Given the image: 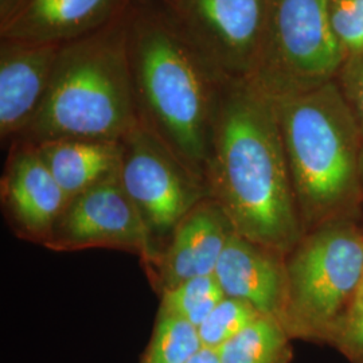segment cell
I'll return each instance as SVG.
<instances>
[{
    "label": "cell",
    "instance_id": "cell-20",
    "mask_svg": "<svg viewBox=\"0 0 363 363\" xmlns=\"http://www.w3.org/2000/svg\"><path fill=\"white\" fill-rule=\"evenodd\" d=\"M328 16L346 57L363 52V0H328Z\"/></svg>",
    "mask_w": 363,
    "mask_h": 363
},
{
    "label": "cell",
    "instance_id": "cell-7",
    "mask_svg": "<svg viewBox=\"0 0 363 363\" xmlns=\"http://www.w3.org/2000/svg\"><path fill=\"white\" fill-rule=\"evenodd\" d=\"M120 178L142 216L156 256L175 226L208 196L205 181L142 123L121 140Z\"/></svg>",
    "mask_w": 363,
    "mask_h": 363
},
{
    "label": "cell",
    "instance_id": "cell-10",
    "mask_svg": "<svg viewBox=\"0 0 363 363\" xmlns=\"http://www.w3.org/2000/svg\"><path fill=\"white\" fill-rule=\"evenodd\" d=\"M0 193L15 234L45 247L69 201L35 144L19 139L10 143Z\"/></svg>",
    "mask_w": 363,
    "mask_h": 363
},
{
    "label": "cell",
    "instance_id": "cell-5",
    "mask_svg": "<svg viewBox=\"0 0 363 363\" xmlns=\"http://www.w3.org/2000/svg\"><path fill=\"white\" fill-rule=\"evenodd\" d=\"M286 298L280 323L294 339L330 345L363 283V230L354 218L304 233L286 255Z\"/></svg>",
    "mask_w": 363,
    "mask_h": 363
},
{
    "label": "cell",
    "instance_id": "cell-21",
    "mask_svg": "<svg viewBox=\"0 0 363 363\" xmlns=\"http://www.w3.org/2000/svg\"><path fill=\"white\" fill-rule=\"evenodd\" d=\"M335 81L363 136V52L346 57Z\"/></svg>",
    "mask_w": 363,
    "mask_h": 363
},
{
    "label": "cell",
    "instance_id": "cell-14",
    "mask_svg": "<svg viewBox=\"0 0 363 363\" xmlns=\"http://www.w3.org/2000/svg\"><path fill=\"white\" fill-rule=\"evenodd\" d=\"M214 276L228 298L245 300L280 322L286 298V255L234 232Z\"/></svg>",
    "mask_w": 363,
    "mask_h": 363
},
{
    "label": "cell",
    "instance_id": "cell-23",
    "mask_svg": "<svg viewBox=\"0 0 363 363\" xmlns=\"http://www.w3.org/2000/svg\"><path fill=\"white\" fill-rule=\"evenodd\" d=\"M189 363H220V361L217 351L202 349Z\"/></svg>",
    "mask_w": 363,
    "mask_h": 363
},
{
    "label": "cell",
    "instance_id": "cell-13",
    "mask_svg": "<svg viewBox=\"0 0 363 363\" xmlns=\"http://www.w3.org/2000/svg\"><path fill=\"white\" fill-rule=\"evenodd\" d=\"M61 46L0 39V138L18 139L38 113Z\"/></svg>",
    "mask_w": 363,
    "mask_h": 363
},
{
    "label": "cell",
    "instance_id": "cell-9",
    "mask_svg": "<svg viewBox=\"0 0 363 363\" xmlns=\"http://www.w3.org/2000/svg\"><path fill=\"white\" fill-rule=\"evenodd\" d=\"M45 247L54 252L118 249L139 256L145 268L156 257L142 216L123 186L120 167L67 203Z\"/></svg>",
    "mask_w": 363,
    "mask_h": 363
},
{
    "label": "cell",
    "instance_id": "cell-24",
    "mask_svg": "<svg viewBox=\"0 0 363 363\" xmlns=\"http://www.w3.org/2000/svg\"><path fill=\"white\" fill-rule=\"evenodd\" d=\"M18 0H0V21L7 18V15L13 11Z\"/></svg>",
    "mask_w": 363,
    "mask_h": 363
},
{
    "label": "cell",
    "instance_id": "cell-6",
    "mask_svg": "<svg viewBox=\"0 0 363 363\" xmlns=\"http://www.w3.org/2000/svg\"><path fill=\"white\" fill-rule=\"evenodd\" d=\"M345 60L330 23L328 0H269L250 81L279 100L334 81Z\"/></svg>",
    "mask_w": 363,
    "mask_h": 363
},
{
    "label": "cell",
    "instance_id": "cell-1",
    "mask_svg": "<svg viewBox=\"0 0 363 363\" xmlns=\"http://www.w3.org/2000/svg\"><path fill=\"white\" fill-rule=\"evenodd\" d=\"M205 182L234 230L288 255L304 235L274 100L250 79H225Z\"/></svg>",
    "mask_w": 363,
    "mask_h": 363
},
{
    "label": "cell",
    "instance_id": "cell-16",
    "mask_svg": "<svg viewBox=\"0 0 363 363\" xmlns=\"http://www.w3.org/2000/svg\"><path fill=\"white\" fill-rule=\"evenodd\" d=\"M220 363H291L292 337L269 315H259L217 350Z\"/></svg>",
    "mask_w": 363,
    "mask_h": 363
},
{
    "label": "cell",
    "instance_id": "cell-18",
    "mask_svg": "<svg viewBox=\"0 0 363 363\" xmlns=\"http://www.w3.org/2000/svg\"><path fill=\"white\" fill-rule=\"evenodd\" d=\"M225 298L214 274L183 281L160 295V313L178 316L196 328Z\"/></svg>",
    "mask_w": 363,
    "mask_h": 363
},
{
    "label": "cell",
    "instance_id": "cell-22",
    "mask_svg": "<svg viewBox=\"0 0 363 363\" xmlns=\"http://www.w3.org/2000/svg\"><path fill=\"white\" fill-rule=\"evenodd\" d=\"M350 363H363V304L352 308L331 343Z\"/></svg>",
    "mask_w": 363,
    "mask_h": 363
},
{
    "label": "cell",
    "instance_id": "cell-3",
    "mask_svg": "<svg viewBox=\"0 0 363 363\" xmlns=\"http://www.w3.org/2000/svg\"><path fill=\"white\" fill-rule=\"evenodd\" d=\"M274 104L303 232L355 220L363 136L337 81Z\"/></svg>",
    "mask_w": 363,
    "mask_h": 363
},
{
    "label": "cell",
    "instance_id": "cell-2",
    "mask_svg": "<svg viewBox=\"0 0 363 363\" xmlns=\"http://www.w3.org/2000/svg\"><path fill=\"white\" fill-rule=\"evenodd\" d=\"M127 49L140 123L205 181L214 109L226 78L159 0L130 1Z\"/></svg>",
    "mask_w": 363,
    "mask_h": 363
},
{
    "label": "cell",
    "instance_id": "cell-25",
    "mask_svg": "<svg viewBox=\"0 0 363 363\" xmlns=\"http://www.w3.org/2000/svg\"><path fill=\"white\" fill-rule=\"evenodd\" d=\"M359 181H361V190L363 195V147L361 151V157H359Z\"/></svg>",
    "mask_w": 363,
    "mask_h": 363
},
{
    "label": "cell",
    "instance_id": "cell-8",
    "mask_svg": "<svg viewBox=\"0 0 363 363\" xmlns=\"http://www.w3.org/2000/svg\"><path fill=\"white\" fill-rule=\"evenodd\" d=\"M268 4L269 0H171L164 6L222 77L250 79L259 60Z\"/></svg>",
    "mask_w": 363,
    "mask_h": 363
},
{
    "label": "cell",
    "instance_id": "cell-11",
    "mask_svg": "<svg viewBox=\"0 0 363 363\" xmlns=\"http://www.w3.org/2000/svg\"><path fill=\"white\" fill-rule=\"evenodd\" d=\"M233 225L210 196L202 199L175 226L174 232L145 268L154 288L164 291L195 277L214 274Z\"/></svg>",
    "mask_w": 363,
    "mask_h": 363
},
{
    "label": "cell",
    "instance_id": "cell-26",
    "mask_svg": "<svg viewBox=\"0 0 363 363\" xmlns=\"http://www.w3.org/2000/svg\"><path fill=\"white\" fill-rule=\"evenodd\" d=\"M363 304V283L362 286H361V289H359V294H358V298H357V301H355V304H354V307L352 308H355V307H358V306H362Z\"/></svg>",
    "mask_w": 363,
    "mask_h": 363
},
{
    "label": "cell",
    "instance_id": "cell-4",
    "mask_svg": "<svg viewBox=\"0 0 363 363\" xmlns=\"http://www.w3.org/2000/svg\"><path fill=\"white\" fill-rule=\"evenodd\" d=\"M139 125L125 13L61 46L46 97L18 139L34 144L57 139L121 142Z\"/></svg>",
    "mask_w": 363,
    "mask_h": 363
},
{
    "label": "cell",
    "instance_id": "cell-19",
    "mask_svg": "<svg viewBox=\"0 0 363 363\" xmlns=\"http://www.w3.org/2000/svg\"><path fill=\"white\" fill-rule=\"evenodd\" d=\"M259 315L262 313L245 300L225 296L208 315V319L198 327L203 349L218 350Z\"/></svg>",
    "mask_w": 363,
    "mask_h": 363
},
{
    "label": "cell",
    "instance_id": "cell-27",
    "mask_svg": "<svg viewBox=\"0 0 363 363\" xmlns=\"http://www.w3.org/2000/svg\"><path fill=\"white\" fill-rule=\"evenodd\" d=\"M159 1H162V3H164V4H166V3H169L171 0H159Z\"/></svg>",
    "mask_w": 363,
    "mask_h": 363
},
{
    "label": "cell",
    "instance_id": "cell-12",
    "mask_svg": "<svg viewBox=\"0 0 363 363\" xmlns=\"http://www.w3.org/2000/svg\"><path fill=\"white\" fill-rule=\"evenodd\" d=\"M132 0H18L0 21V39L64 46L124 16Z\"/></svg>",
    "mask_w": 363,
    "mask_h": 363
},
{
    "label": "cell",
    "instance_id": "cell-15",
    "mask_svg": "<svg viewBox=\"0 0 363 363\" xmlns=\"http://www.w3.org/2000/svg\"><path fill=\"white\" fill-rule=\"evenodd\" d=\"M35 145L69 202L120 167L121 142L57 139Z\"/></svg>",
    "mask_w": 363,
    "mask_h": 363
},
{
    "label": "cell",
    "instance_id": "cell-17",
    "mask_svg": "<svg viewBox=\"0 0 363 363\" xmlns=\"http://www.w3.org/2000/svg\"><path fill=\"white\" fill-rule=\"evenodd\" d=\"M203 349L198 328L190 322L157 312L140 363H189Z\"/></svg>",
    "mask_w": 363,
    "mask_h": 363
}]
</instances>
